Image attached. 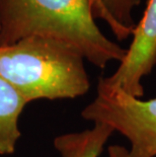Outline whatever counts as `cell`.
<instances>
[{"instance_id":"cell-1","label":"cell","mask_w":156,"mask_h":157,"mask_svg":"<svg viewBox=\"0 0 156 157\" xmlns=\"http://www.w3.org/2000/svg\"><path fill=\"white\" fill-rule=\"evenodd\" d=\"M94 19L89 0H0V47L45 36L70 46L98 68L121 63L127 49L108 39Z\"/></svg>"},{"instance_id":"cell-2","label":"cell","mask_w":156,"mask_h":157,"mask_svg":"<svg viewBox=\"0 0 156 157\" xmlns=\"http://www.w3.org/2000/svg\"><path fill=\"white\" fill-rule=\"evenodd\" d=\"M84 58L70 46L32 36L0 47V76L29 103L76 98L90 88Z\"/></svg>"},{"instance_id":"cell-3","label":"cell","mask_w":156,"mask_h":157,"mask_svg":"<svg viewBox=\"0 0 156 157\" xmlns=\"http://www.w3.org/2000/svg\"><path fill=\"white\" fill-rule=\"evenodd\" d=\"M94 124H104L131 143L129 157L156 156V98L142 101L98 79L96 96L81 112Z\"/></svg>"},{"instance_id":"cell-4","label":"cell","mask_w":156,"mask_h":157,"mask_svg":"<svg viewBox=\"0 0 156 157\" xmlns=\"http://www.w3.org/2000/svg\"><path fill=\"white\" fill-rule=\"evenodd\" d=\"M127 54L114 74L101 77L105 84L134 98L144 95L142 78L156 65V0H148L144 15L133 33Z\"/></svg>"},{"instance_id":"cell-5","label":"cell","mask_w":156,"mask_h":157,"mask_svg":"<svg viewBox=\"0 0 156 157\" xmlns=\"http://www.w3.org/2000/svg\"><path fill=\"white\" fill-rule=\"evenodd\" d=\"M26 105L10 83L0 76V155L15 152L21 135L19 117Z\"/></svg>"},{"instance_id":"cell-6","label":"cell","mask_w":156,"mask_h":157,"mask_svg":"<svg viewBox=\"0 0 156 157\" xmlns=\"http://www.w3.org/2000/svg\"><path fill=\"white\" fill-rule=\"evenodd\" d=\"M112 133L111 127L94 124L91 129L56 137L54 147L61 157H99Z\"/></svg>"},{"instance_id":"cell-7","label":"cell","mask_w":156,"mask_h":157,"mask_svg":"<svg viewBox=\"0 0 156 157\" xmlns=\"http://www.w3.org/2000/svg\"><path fill=\"white\" fill-rule=\"evenodd\" d=\"M112 19V32L119 41L133 35L136 23L132 11L141 3V0H99Z\"/></svg>"},{"instance_id":"cell-8","label":"cell","mask_w":156,"mask_h":157,"mask_svg":"<svg viewBox=\"0 0 156 157\" xmlns=\"http://www.w3.org/2000/svg\"><path fill=\"white\" fill-rule=\"evenodd\" d=\"M89 2H90L91 11H92V14H93V17L101 18L102 21H105L108 25L109 28L112 29V19L109 17V15L108 14V12L105 11L104 6L101 5V1H99V0H89Z\"/></svg>"},{"instance_id":"cell-9","label":"cell","mask_w":156,"mask_h":157,"mask_svg":"<svg viewBox=\"0 0 156 157\" xmlns=\"http://www.w3.org/2000/svg\"><path fill=\"white\" fill-rule=\"evenodd\" d=\"M108 157H129V151L125 147L112 145L108 147Z\"/></svg>"}]
</instances>
